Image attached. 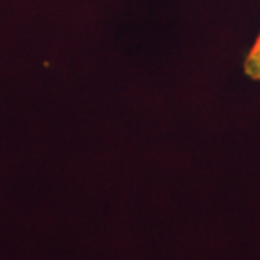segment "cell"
Wrapping results in <instances>:
<instances>
[{
	"label": "cell",
	"mask_w": 260,
	"mask_h": 260,
	"mask_svg": "<svg viewBox=\"0 0 260 260\" xmlns=\"http://www.w3.org/2000/svg\"><path fill=\"white\" fill-rule=\"evenodd\" d=\"M244 73L250 78L260 81V35L250 49L244 62Z\"/></svg>",
	"instance_id": "obj_1"
}]
</instances>
